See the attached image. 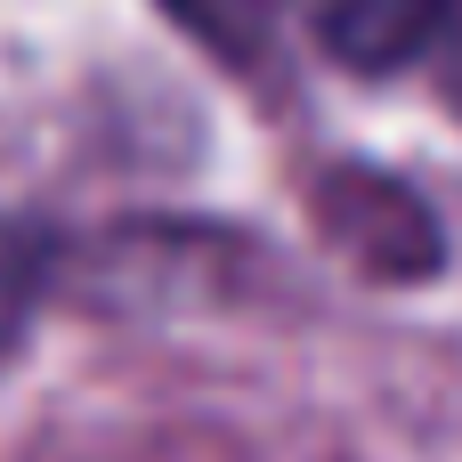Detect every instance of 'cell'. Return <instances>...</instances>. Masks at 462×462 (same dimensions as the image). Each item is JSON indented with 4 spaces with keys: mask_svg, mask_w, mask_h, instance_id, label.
<instances>
[{
    "mask_svg": "<svg viewBox=\"0 0 462 462\" xmlns=\"http://www.w3.org/2000/svg\"><path fill=\"white\" fill-rule=\"evenodd\" d=\"M309 24L341 65L398 73V65H422L462 24V0H309Z\"/></svg>",
    "mask_w": 462,
    "mask_h": 462,
    "instance_id": "obj_1",
    "label": "cell"
},
{
    "mask_svg": "<svg viewBox=\"0 0 462 462\" xmlns=\"http://www.w3.org/2000/svg\"><path fill=\"white\" fill-rule=\"evenodd\" d=\"M187 32H203L211 49H227L236 65L244 57H260V41H268V8L276 0H162Z\"/></svg>",
    "mask_w": 462,
    "mask_h": 462,
    "instance_id": "obj_2",
    "label": "cell"
},
{
    "mask_svg": "<svg viewBox=\"0 0 462 462\" xmlns=\"http://www.w3.org/2000/svg\"><path fill=\"white\" fill-rule=\"evenodd\" d=\"M32 284H41V252H32V236L16 219H0V357L16 341V325H24V309H32Z\"/></svg>",
    "mask_w": 462,
    "mask_h": 462,
    "instance_id": "obj_3",
    "label": "cell"
}]
</instances>
